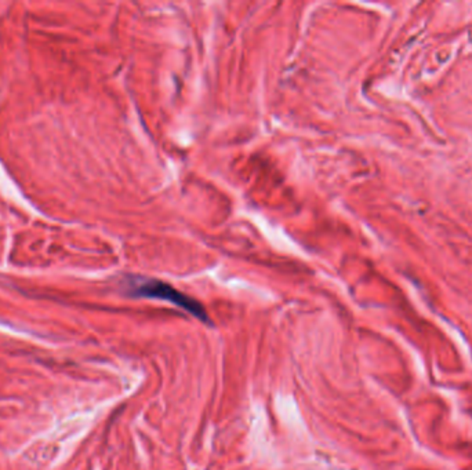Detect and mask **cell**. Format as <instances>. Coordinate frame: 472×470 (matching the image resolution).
Listing matches in <instances>:
<instances>
[{
	"label": "cell",
	"instance_id": "6da1fadb",
	"mask_svg": "<svg viewBox=\"0 0 472 470\" xmlns=\"http://www.w3.org/2000/svg\"><path fill=\"white\" fill-rule=\"evenodd\" d=\"M129 295L136 298H148V299H159L169 302L183 311H186L197 320L203 323H211L210 318L204 309V306L196 301L195 298L189 297L187 294L179 291L176 287H173L169 283L156 280V279H146L142 282L132 283L129 288Z\"/></svg>",
	"mask_w": 472,
	"mask_h": 470
}]
</instances>
